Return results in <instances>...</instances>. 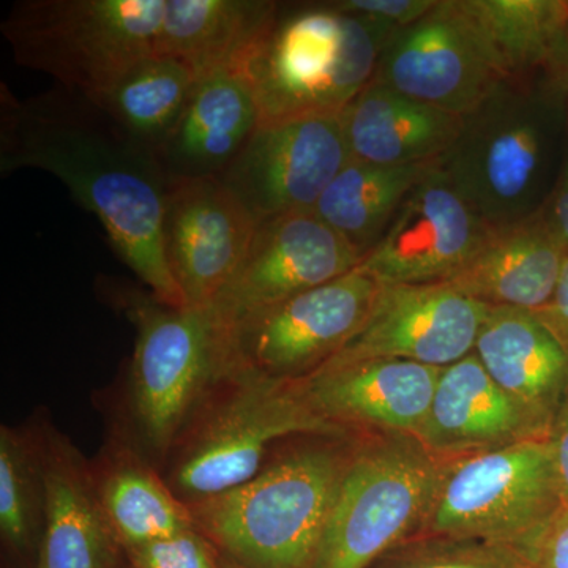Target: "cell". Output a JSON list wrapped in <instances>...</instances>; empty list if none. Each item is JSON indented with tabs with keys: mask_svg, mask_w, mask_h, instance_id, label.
<instances>
[{
	"mask_svg": "<svg viewBox=\"0 0 568 568\" xmlns=\"http://www.w3.org/2000/svg\"><path fill=\"white\" fill-rule=\"evenodd\" d=\"M278 7L272 0H166L156 54L179 59L197 78L239 73Z\"/></svg>",
	"mask_w": 568,
	"mask_h": 568,
	"instance_id": "obj_25",
	"label": "cell"
},
{
	"mask_svg": "<svg viewBox=\"0 0 568 568\" xmlns=\"http://www.w3.org/2000/svg\"><path fill=\"white\" fill-rule=\"evenodd\" d=\"M361 260L315 211L263 220L244 261L207 308L224 332L261 310L349 274Z\"/></svg>",
	"mask_w": 568,
	"mask_h": 568,
	"instance_id": "obj_12",
	"label": "cell"
},
{
	"mask_svg": "<svg viewBox=\"0 0 568 568\" xmlns=\"http://www.w3.org/2000/svg\"><path fill=\"white\" fill-rule=\"evenodd\" d=\"M260 129V110L237 71L197 78L192 97L159 159L168 181L222 179Z\"/></svg>",
	"mask_w": 568,
	"mask_h": 568,
	"instance_id": "obj_22",
	"label": "cell"
},
{
	"mask_svg": "<svg viewBox=\"0 0 568 568\" xmlns=\"http://www.w3.org/2000/svg\"><path fill=\"white\" fill-rule=\"evenodd\" d=\"M196 82V74L186 63L155 52L126 71L110 92L93 103L99 104L123 133L159 156Z\"/></svg>",
	"mask_w": 568,
	"mask_h": 568,
	"instance_id": "obj_28",
	"label": "cell"
},
{
	"mask_svg": "<svg viewBox=\"0 0 568 568\" xmlns=\"http://www.w3.org/2000/svg\"><path fill=\"white\" fill-rule=\"evenodd\" d=\"M549 223L568 248V140L555 189L544 209Z\"/></svg>",
	"mask_w": 568,
	"mask_h": 568,
	"instance_id": "obj_36",
	"label": "cell"
},
{
	"mask_svg": "<svg viewBox=\"0 0 568 568\" xmlns=\"http://www.w3.org/2000/svg\"><path fill=\"white\" fill-rule=\"evenodd\" d=\"M487 310L446 283H381L366 323L324 366L398 358L446 368L474 353Z\"/></svg>",
	"mask_w": 568,
	"mask_h": 568,
	"instance_id": "obj_15",
	"label": "cell"
},
{
	"mask_svg": "<svg viewBox=\"0 0 568 568\" xmlns=\"http://www.w3.org/2000/svg\"><path fill=\"white\" fill-rule=\"evenodd\" d=\"M373 80L465 118L507 77L463 0H437L420 20L388 37Z\"/></svg>",
	"mask_w": 568,
	"mask_h": 568,
	"instance_id": "obj_11",
	"label": "cell"
},
{
	"mask_svg": "<svg viewBox=\"0 0 568 568\" xmlns=\"http://www.w3.org/2000/svg\"><path fill=\"white\" fill-rule=\"evenodd\" d=\"M44 484V528L37 568H126L104 517L92 463L51 424L31 426Z\"/></svg>",
	"mask_w": 568,
	"mask_h": 568,
	"instance_id": "obj_18",
	"label": "cell"
},
{
	"mask_svg": "<svg viewBox=\"0 0 568 568\" xmlns=\"http://www.w3.org/2000/svg\"><path fill=\"white\" fill-rule=\"evenodd\" d=\"M489 231L439 162L407 193L358 267L383 284L446 283L469 263Z\"/></svg>",
	"mask_w": 568,
	"mask_h": 568,
	"instance_id": "obj_14",
	"label": "cell"
},
{
	"mask_svg": "<svg viewBox=\"0 0 568 568\" xmlns=\"http://www.w3.org/2000/svg\"><path fill=\"white\" fill-rule=\"evenodd\" d=\"M52 174L102 223L130 271L170 306H186L163 246L168 181L156 156L88 97L52 89L18 99L2 84L0 173Z\"/></svg>",
	"mask_w": 568,
	"mask_h": 568,
	"instance_id": "obj_1",
	"label": "cell"
},
{
	"mask_svg": "<svg viewBox=\"0 0 568 568\" xmlns=\"http://www.w3.org/2000/svg\"><path fill=\"white\" fill-rule=\"evenodd\" d=\"M126 568H223L222 552L196 528L123 549Z\"/></svg>",
	"mask_w": 568,
	"mask_h": 568,
	"instance_id": "obj_31",
	"label": "cell"
},
{
	"mask_svg": "<svg viewBox=\"0 0 568 568\" xmlns=\"http://www.w3.org/2000/svg\"><path fill=\"white\" fill-rule=\"evenodd\" d=\"M369 568H526L518 549L474 538L416 536Z\"/></svg>",
	"mask_w": 568,
	"mask_h": 568,
	"instance_id": "obj_30",
	"label": "cell"
},
{
	"mask_svg": "<svg viewBox=\"0 0 568 568\" xmlns=\"http://www.w3.org/2000/svg\"><path fill=\"white\" fill-rule=\"evenodd\" d=\"M381 283L361 267L261 310L222 332L224 372L271 379L315 375L361 331Z\"/></svg>",
	"mask_w": 568,
	"mask_h": 568,
	"instance_id": "obj_10",
	"label": "cell"
},
{
	"mask_svg": "<svg viewBox=\"0 0 568 568\" xmlns=\"http://www.w3.org/2000/svg\"><path fill=\"white\" fill-rule=\"evenodd\" d=\"M439 162L383 166L351 160L313 211L364 257L386 233L407 193Z\"/></svg>",
	"mask_w": 568,
	"mask_h": 568,
	"instance_id": "obj_26",
	"label": "cell"
},
{
	"mask_svg": "<svg viewBox=\"0 0 568 568\" xmlns=\"http://www.w3.org/2000/svg\"><path fill=\"white\" fill-rule=\"evenodd\" d=\"M354 162L399 166L443 160L463 115L437 110L373 80L339 112Z\"/></svg>",
	"mask_w": 568,
	"mask_h": 568,
	"instance_id": "obj_23",
	"label": "cell"
},
{
	"mask_svg": "<svg viewBox=\"0 0 568 568\" xmlns=\"http://www.w3.org/2000/svg\"><path fill=\"white\" fill-rule=\"evenodd\" d=\"M257 222L222 179L170 182L163 246L186 306L205 308L244 261Z\"/></svg>",
	"mask_w": 568,
	"mask_h": 568,
	"instance_id": "obj_16",
	"label": "cell"
},
{
	"mask_svg": "<svg viewBox=\"0 0 568 568\" xmlns=\"http://www.w3.org/2000/svg\"><path fill=\"white\" fill-rule=\"evenodd\" d=\"M507 80L558 74L568 33L566 0H463Z\"/></svg>",
	"mask_w": 568,
	"mask_h": 568,
	"instance_id": "obj_27",
	"label": "cell"
},
{
	"mask_svg": "<svg viewBox=\"0 0 568 568\" xmlns=\"http://www.w3.org/2000/svg\"><path fill=\"white\" fill-rule=\"evenodd\" d=\"M474 354L545 437L568 396V353L534 313L488 306Z\"/></svg>",
	"mask_w": 568,
	"mask_h": 568,
	"instance_id": "obj_20",
	"label": "cell"
},
{
	"mask_svg": "<svg viewBox=\"0 0 568 568\" xmlns=\"http://www.w3.org/2000/svg\"><path fill=\"white\" fill-rule=\"evenodd\" d=\"M328 3L343 13L402 29L420 20L437 0H334Z\"/></svg>",
	"mask_w": 568,
	"mask_h": 568,
	"instance_id": "obj_33",
	"label": "cell"
},
{
	"mask_svg": "<svg viewBox=\"0 0 568 568\" xmlns=\"http://www.w3.org/2000/svg\"><path fill=\"white\" fill-rule=\"evenodd\" d=\"M136 338L126 377V433L162 469L183 429L224 373L223 334L211 310L170 306L155 295L115 287Z\"/></svg>",
	"mask_w": 568,
	"mask_h": 568,
	"instance_id": "obj_6",
	"label": "cell"
},
{
	"mask_svg": "<svg viewBox=\"0 0 568 568\" xmlns=\"http://www.w3.org/2000/svg\"><path fill=\"white\" fill-rule=\"evenodd\" d=\"M560 506L568 507V396L560 405L548 436Z\"/></svg>",
	"mask_w": 568,
	"mask_h": 568,
	"instance_id": "obj_35",
	"label": "cell"
},
{
	"mask_svg": "<svg viewBox=\"0 0 568 568\" xmlns=\"http://www.w3.org/2000/svg\"><path fill=\"white\" fill-rule=\"evenodd\" d=\"M351 162L338 115H313L263 125L222 181L257 222L315 209Z\"/></svg>",
	"mask_w": 568,
	"mask_h": 568,
	"instance_id": "obj_13",
	"label": "cell"
},
{
	"mask_svg": "<svg viewBox=\"0 0 568 568\" xmlns=\"http://www.w3.org/2000/svg\"><path fill=\"white\" fill-rule=\"evenodd\" d=\"M443 369L398 358H365L323 366L297 383L310 407L336 428L417 437Z\"/></svg>",
	"mask_w": 568,
	"mask_h": 568,
	"instance_id": "obj_17",
	"label": "cell"
},
{
	"mask_svg": "<svg viewBox=\"0 0 568 568\" xmlns=\"http://www.w3.org/2000/svg\"><path fill=\"white\" fill-rule=\"evenodd\" d=\"M559 507L549 440H521L443 463L435 499L417 536L518 547Z\"/></svg>",
	"mask_w": 568,
	"mask_h": 568,
	"instance_id": "obj_9",
	"label": "cell"
},
{
	"mask_svg": "<svg viewBox=\"0 0 568 568\" xmlns=\"http://www.w3.org/2000/svg\"><path fill=\"white\" fill-rule=\"evenodd\" d=\"M440 469L416 436L361 433L313 568H369L416 537Z\"/></svg>",
	"mask_w": 568,
	"mask_h": 568,
	"instance_id": "obj_8",
	"label": "cell"
},
{
	"mask_svg": "<svg viewBox=\"0 0 568 568\" xmlns=\"http://www.w3.org/2000/svg\"><path fill=\"white\" fill-rule=\"evenodd\" d=\"M568 140V93L558 74L500 82L440 164L458 193L491 227L544 211Z\"/></svg>",
	"mask_w": 568,
	"mask_h": 568,
	"instance_id": "obj_3",
	"label": "cell"
},
{
	"mask_svg": "<svg viewBox=\"0 0 568 568\" xmlns=\"http://www.w3.org/2000/svg\"><path fill=\"white\" fill-rule=\"evenodd\" d=\"M417 439L437 462L448 463L548 437L470 353L440 373Z\"/></svg>",
	"mask_w": 568,
	"mask_h": 568,
	"instance_id": "obj_19",
	"label": "cell"
},
{
	"mask_svg": "<svg viewBox=\"0 0 568 568\" xmlns=\"http://www.w3.org/2000/svg\"><path fill=\"white\" fill-rule=\"evenodd\" d=\"M568 353V253L555 293L540 312L534 313Z\"/></svg>",
	"mask_w": 568,
	"mask_h": 568,
	"instance_id": "obj_34",
	"label": "cell"
},
{
	"mask_svg": "<svg viewBox=\"0 0 568 568\" xmlns=\"http://www.w3.org/2000/svg\"><path fill=\"white\" fill-rule=\"evenodd\" d=\"M558 77L560 78V81L564 82V85H566L567 93H568V33H567L566 48H564V52H562V59H560Z\"/></svg>",
	"mask_w": 568,
	"mask_h": 568,
	"instance_id": "obj_37",
	"label": "cell"
},
{
	"mask_svg": "<svg viewBox=\"0 0 568 568\" xmlns=\"http://www.w3.org/2000/svg\"><path fill=\"white\" fill-rule=\"evenodd\" d=\"M44 528V484L32 428H0V534L18 555H39Z\"/></svg>",
	"mask_w": 568,
	"mask_h": 568,
	"instance_id": "obj_29",
	"label": "cell"
},
{
	"mask_svg": "<svg viewBox=\"0 0 568 568\" xmlns=\"http://www.w3.org/2000/svg\"><path fill=\"white\" fill-rule=\"evenodd\" d=\"M361 433L283 440L245 484L190 504L194 528L245 568H313Z\"/></svg>",
	"mask_w": 568,
	"mask_h": 568,
	"instance_id": "obj_2",
	"label": "cell"
},
{
	"mask_svg": "<svg viewBox=\"0 0 568 568\" xmlns=\"http://www.w3.org/2000/svg\"><path fill=\"white\" fill-rule=\"evenodd\" d=\"M568 248L547 213L491 227L469 263L446 284L488 306L537 313L548 304Z\"/></svg>",
	"mask_w": 568,
	"mask_h": 568,
	"instance_id": "obj_21",
	"label": "cell"
},
{
	"mask_svg": "<svg viewBox=\"0 0 568 568\" xmlns=\"http://www.w3.org/2000/svg\"><path fill=\"white\" fill-rule=\"evenodd\" d=\"M346 433L317 416L297 381L224 372L160 473L190 506L245 484L290 437Z\"/></svg>",
	"mask_w": 568,
	"mask_h": 568,
	"instance_id": "obj_5",
	"label": "cell"
},
{
	"mask_svg": "<svg viewBox=\"0 0 568 568\" xmlns=\"http://www.w3.org/2000/svg\"><path fill=\"white\" fill-rule=\"evenodd\" d=\"M92 474L122 549L194 528L190 507L174 495L159 467L119 433L92 463Z\"/></svg>",
	"mask_w": 568,
	"mask_h": 568,
	"instance_id": "obj_24",
	"label": "cell"
},
{
	"mask_svg": "<svg viewBox=\"0 0 568 568\" xmlns=\"http://www.w3.org/2000/svg\"><path fill=\"white\" fill-rule=\"evenodd\" d=\"M515 548L526 568H568V507L560 506L544 526Z\"/></svg>",
	"mask_w": 568,
	"mask_h": 568,
	"instance_id": "obj_32",
	"label": "cell"
},
{
	"mask_svg": "<svg viewBox=\"0 0 568 568\" xmlns=\"http://www.w3.org/2000/svg\"><path fill=\"white\" fill-rule=\"evenodd\" d=\"M395 31L328 2H280L239 71L256 100L260 126L338 115L373 81Z\"/></svg>",
	"mask_w": 568,
	"mask_h": 568,
	"instance_id": "obj_4",
	"label": "cell"
},
{
	"mask_svg": "<svg viewBox=\"0 0 568 568\" xmlns=\"http://www.w3.org/2000/svg\"><path fill=\"white\" fill-rule=\"evenodd\" d=\"M222 567L223 568H245L242 566H239L237 562H234V560L227 559L226 556L222 555Z\"/></svg>",
	"mask_w": 568,
	"mask_h": 568,
	"instance_id": "obj_38",
	"label": "cell"
},
{
	"mask_svg": "<svg viewBox=\"0 0 568 568\" xmlns=\"http://www.w3.org/2000/svg\"><path fill=\"white\" fill-rule=\"evenodd\" d=\"M166 0H21L2 21L14 61L92 102L155 54Z\"/></svg>",
	"mask_w": 568,
	"mask_h": 568,
	"instance_id": "obj_7",
	"label": "cell"
}]
</instances>
